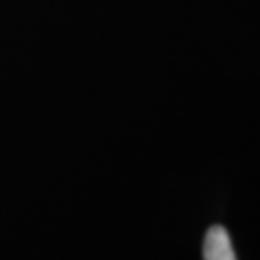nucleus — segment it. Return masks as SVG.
Returning a JSON list of instances; mask_svg holds the SVG:
<instances>
[{
    "label": "nucleus",
    "instance_id": "nucleus-1",
    "mask_svg": "<svg viewBox=\"0 0 260 260\" xmlns=\"http://www.w3.org/2000/svg\"><path fill=\"white\" fill-rule=\"evenodd\" d=\"M203 260H237L230 235L222 225H213L203 240Z\"/></svg>",
    "mask_w": 260,
    "mask_h": 260
}]
</instances>
